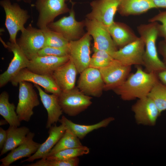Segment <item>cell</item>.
Here are the masks:
<instances>
[{"label": "cell", "instance_id": "6da1fadb", "mask_svg": "<svg viewBox=\"0 0 166 166\" xmlns=\"http://www.w3.org/2000/svg\"><path fill=\"white\" fill-rule=\"evenodd\" d=\"M156 73L144 71L139 66L136 72L130 74L125 81L113 90L124 101H129L147 97L159 80Z\"/></svg>", "mask_w": 166, "mask_h": 166}, {"label": "cell", "instance_id": "7a4b0ae2", "mask_svg": "<svg viewBox=\"0 0 166 166\" xmlns=\"http://www.w3.org/2000/svg\"><path fill=\"white\" fill-rule=\"evenodd\" d=\"M157 22L141 24L137 27V30L145 44L143 57V65L146 72L157 73L166 70L163 61L159 58L156 45L158 36Z\"/></svg>", "mask_w": 166, "mask_h": 166}, {"label": "cell", "instance_id": "3957f363", "mask_svg": "<svg viewBox=\"0 0 166 166\" xmlns=\"http://www.w3.org/2000/svg\"><path fill=\"white\" fill-rule=\"evenodd\" d=\"M0 4L5 13V26L9 33L10 42L17 43V34L25 29L24 25L30 16L26 10L17 3H12L10 0L1 1Z\"/></svg>", "mask_w": 166, "mask_h": 166}, {"label": "cell", "instance_id": "277c9868", "mask_svg": "<svg viewBox=\"0 0 166 166\" xmlns=\"http://www.w3.org/2000/svg\"><path fill=\"white\" fill-rule=\"evenodd\" d=\"M92 97L87 96L75 87L58 95L59 104L63 112L68 116L75 117L86 109L92 104Z\"/></svg>", "mask_w": 166, "mask_h": 166}, {"label": "cell", "instance_id": "5b68a950", "mask_svg": "<svg viewBox=\"0 0 166 166\" xmlns=\"http://www.w3.org/2000/svg\"><path fill=\"white\" fill-rule=\"evenodd\" d=\"M71 2L72 6L69 15L51 22L47 26L49 29L60 34L69 42L78 40L85 34L84 30L85 20L80 22L76 20L73 9L75 3Z\"/></svg>", "mask_w": 166, "mask_h": 166}, {"label": "cell", "instance_id": "8992f818", "mask_svg": "<svg viewBox=\"0 0 166 166\" xmlns=\"http://www.w3.org/2000/svg\"><path fill=\"white\" fill-rule=\"evenodd\" d=\"M18 84V101L16 112L21 122H28L34 114V108L39 105V101L32 83L22 81Z\"/></svg>", "mask_w": 166, "mask_h": 166}, {"label": "cell", "instance_id": "52a82bcc", "mask_svg": "<svg viewBox=\"0 0 166 166\" xmlns=\"http://www.w3.org/2000/svg\"><path fill=\"white\" fill-rule=\"evenodd\" d=\"M21 33L17 43L30 60L37 56L38 51L45 46V37L42 29L33 27L31 24Z\"/></svg>", "mask_w": 166, "mask_h": 166}, {"label": "cell", "instance_id": "ba28073f", "mask_svg": "<svg viewBox=\"0 0 166 166\" xmlns=\"http://www.w3.org/2000/svg\"><path fill=\"white\" fill-rule=\"evenodd\" d=\"M66 0H36L35 6L39 13L37 22L38 28L43 29L53 22L58 15L69 12Z\"/></svg>", "mask_w": 166, "mask_h": 166}, {"label": "cell", "instance_id": "9c48e42d", "mask_svg": "<svg viewBox=\"0 0 166 166\" xmlns=\"http://www.w3.org/2000/svg\"><path fill=\"white\" fill-rule=\"evenodd\" d=\"M85 21L87 32L93 39V52L98 50H104L112 56L114 52L117 50V47L106 26L95 20L86 18Z\"/></svg>", "mask_w": 166, "mask_h": 166}, {"label": "cell", "instance_id": "30bf717a", "mask_svg": "<svg viewBox=\"0 0 166 166\" xmlns=\"http://www.w3.org/2000/svg\"><path fill=\"white\" fill-rule=\"evenodd\" d=\"M92 37L87 33L79 39L69 42V55L78 73L89 66L91 58L90 44Z\"/></svg>", "mask_w": 166, "mask_h": 166}, {"label": "cell", "instance_id": "8fae6325", "mask_svg": "<svg viewBox=\"0 0 166 166\" xmlns=\"http://www.w3.org/2000/svg\"><path fill=\"white\" fill-rule=\"evenodd\" d=\"M104 83V90H113L123 83L130 75L131 66L114 59L108 65L99 69Z\"/></svg>", "mask_w": 166, "mask_h": 166}, {"label": "cell", "instance_id": "7c38bea8", "mask_svg": "<svg viewBox=\"0 0 166 166\" xmlns=\"http://www.w3.org/2000/svg\"><path fill=\"white\" fill-rule=\"evenodd\" d=\"M80 74L77 86L79 90L87 96L100 97L105 84L99 69L88 67Z\"/></svg>", "mask_w": 166, "mask_h": 166}, {"label": "cell", "instance_id": "4fadbf2b", "mask_svg": "<svg viewBox=\"0 0 166 166\" xmlns=\"http://www.w3.org/2000/svg\"><path fill=\"white\" fill-rule=\"evenodd\" d=\"M120 0H94L90 2L91 11L86 18L95 20L106 26L112 24L117 11Z\"/></svg>", "mask_w": 166, "mask_h": 166}, {"label": "cell", "instance_id": "5bb4252c", "mask_svg": "<svg viewBox=\"0 0 166 166\" xmlns=\"http://www.w3.org/2000/svg\"><path fill=\"white\" fill-rule=\"evenodd\" d=\"M145 44L140 37L136 40L120 48L112 55L114 59L127 66L143 65Z\"/></svg>", "mask_w": 166, "mask_h": 166}, {"label": "cell", "instance_id": "9a60e30c", "mask_svg": "<svg viewBox=\"0 0 166 166\" xmlns=\"http://www.w3.org/2000/svg\"><path fill=\"white\" fill-rule=\"evenodd\" d=\"M2 42L6 48L12 52L14 57L7 69L0 75L1 88L10 82L22 69L27 68L30 61V60L23 53L17 43H14L10 42L6 44L3 42Z\"/></svg>", "mask_w": 166, "mask_h": 166}, {"label": "cell", "instance_id": "2e32d148", "mask_svg": "<svg viewBox=\"0 0 166 166\" xmlns=\"http://www.w3.org/2000/svg\"><path fill=\"white\" fill-rule=\"evenodd\" d=\"M22 81L37 84L43 88L47 93L59 95L61 92L52 76L35 73L27 68L22 69L10 82L13 86H17L19 83Z\"/></svg>", "mask_w": 166, "mask_h": 166}, {"label": "cell", "instance_id": "e0dca14e", "mask_svg": "<svg viewBox=\"0 0 166 166\" xmlns=\"http://www.w3.org/2000/svg\"><path fill=\"white\" fill-rule=\"evenodd\" d=\"M132 110L138 124L154 126L160 115L154 102L147 97L138 99L132 105Z\"/></svg>", "mask_w": 166, "mask_h": 166}, {"label": "cell", "instance_id": "ac0fdd59", "mask_svg": "<svg viewBox=\"0 0 166 166\" xmlns=\"http://www.w3.org/2000/svg\"><path fill=\"white\" fill-rule=\"evenodd\" d=\"M69 59V56L60 57L37 55L30 60L27 68L35 73L52 76L55 70Z\"/></svg>", "mask_w": 166, "mask_h": 166}, {"label": "cell", "instance_id": "d6986e66", "mask_svg": "<svg viewBox=\"0 0 166 166\" xmlns=\"http://www.w3.org/2000/svg\"><path fill=\"white\" fill-rule=\"evenodd\" d=\"M34 132H30L24 141L0 160V166H9L13 163L23 158H29L38 150L41 144L33 140Z\"/></svg>", "mask_w": 166, "mask_h": 166}, {"label": "cell", "instance_id": "ffe728a7", "mask_svg": "<svg viewBox=\"0 0 166 166\" xmlns=\"http://www.w3.org/2000/svg\"><path fill=\"white\" fill-rule=\"evenodd\" d=\"M77 70L73 62L69 60L53 72L52 77L61 91L70 90L75 86Z\"/></svg>", "mask_w": 166, "mask_h": 166}, {"label": "cell", "instance_id": "44dd1931", "mask_svg": "<svg viewBox=\"0 0 166 166\" xmlns=\"http://www.w3.org/2000/svg\"><path fill=\"white\" fill-rule=\"evenodd\" d=\"M34 85L38 91L41 101L47 111L48 117L46 128H49L53 124L58 121L63 112L59 103L58 95L48 94L40 86L35 84H34Z\"/></svg>", "mask_w": 166, "mask_h": 166}, {"label": "cell", "instance_id": "7402d4cb", "mask_svg": "<svg viewBox=\"0 0 166 166\" xmlns=\"http://www.w3.org/2000/svg\"><path fill=\"white\" fill-rule=\"evenodd\" d=\"M66 130L62 124L57 126L56 123L49 128V135L47 139L41 145L37 151L30 157L21 162H32L34 160L45 158L51 150L62 136Z\"/></svg>", "mask_w": 166, "mask_h": 166}, {"label": "cell", "instance_id": "603a6c76", "mask_svg": "<svg viewBox=\"0 0 166 166\" xmlns=\"http://www.w3.org/2000/svg\"><path fill=\"white\" fill-rule=\"evenodd\" d=\"M106 27L117 47L121 48L139 38L130 27L123 23L114 21Z\"/></svg>", "mask_w": 166, "mask_h": 166}, {"label": "cell", "instance_id": "cb8c5ba5", "mask_svg": "<svg viewBox=\"0 0 166 166\" xmlns=\"http://www.w3.org/2000/svg\"><path fill=\"white\" fill-rule=\"evenodd\" d=\"M115 120L113 117H109L99 122L92 125H82L76 124L62 116L58 122L68 130L76 135L80 140H82L89 133L94 130L107 126Z\"/></svg>", "mask_w": 166, "mask_h": 166}, {"label": "cell", "instance_id": "d4e9b609", "mask_svg": "<svg viewBox=\"0 0 166 166\" xmlns=\"http://www.w3.org/2000/svg\"><path fill=\"white\" fill-rule=\"evenodd\" d=\"M157 8L152 0H120L117 11L123 16L139 15Z\"/></svg>", "mask_w": 166, "mask_h": 166}, {"label": "cell", "instance_id": "484cf974", "mask_svg": "<svg viewBox=\"0 0 166 166\" xmlns=\"http://www.w3.org/2000/svg\"><path fill=\"white\" fill-rule=\"evenodd\" d=\"M6 130L7 138L3 148L1 150L0 156L22 144L30 132L29 128L26 126L18 127L10 126Z\"/></svg>", "mask_w": 166, "mask_h": 166}, {"label": "cell", "instance_id": "4316f807", "mask_svg": "<svg viewBox=\"0 0 166 166\" xmlns=\"http://www.w3.org/2000/svg\"><path fill=\"white\" fill-rule=\"evenodd\" d=\"M14 104L9 101V95L6 91L0 95V114L8 122L10 126L18 127L20 122L15 110Z\"/></svg>", "mask_w": 166, "mask_h": 166}, {"label": "cell", "instance_id": "83f0119b", "mask_svg": "<svg viewBox=\"0 0 166 166\" xmlns=\"http://www.w3.org/2000/svg\"><path fill=\"white\" fill-rule=\"evenodd\" d=\"M83 145L80 139L70 131L66 129L62 136L51 150L46 158L61 151L78 148Z\"/></svg>", "mask_w": 166, "mask_h": 166}, {"label": "cell", "instance_id": "f1b7e54d", "mask_svg": "<svg viewBox=\"0 0 166 166\" xmlns=\"http://www.w3.org/2000/svg\"><path fill=\"white\" fill-rule=\"evenodd\" d=\"M147 97L154 102L160 114L166 110V86L162 83L157 81Z\"/></svg>", "mask_w": 166, "mask_h": 166}, {"label": "cell", "instance_id": "f546056e", "mask_svg": "<svg viewBox=\"0 0 166 166\" xmlns=\"http://www.w3.org/2000/svg\"><path fill=\"white\" fill-rule=\"evenodd\" d=\"M89 152V149L87 147L83 145L78 148H68L47 157L45 159L48 160L69 159L86 155Z\"/></svg>", "mask_w": 166, "mask_h": 166}, {"label": "cell", "instance_id": "4dcf8cb0", "mask_svg": "<svg viewBox=\"0 0 166 166\" xmlns=\"http://www.w3.org/2000/svg\"><path fill=\"white\" fill-rule=\"evenodd\" d=\"M42 30L45 38V46L61 48L68 46L69 42L59 33L48 27Z\"/></svg>", "mask_w": 166, "mask_h": 166}, {"label": "cell", "instance_id": "1f68e13d", "mask_svg": "<svg viewBox=\"0 0 166 166\" xmlns=\"http://www.w3.org/2000/svg\"><path fill=\"white\" fill-rule=\"evenodd\" d=\"M79 159L75 157L66 159L48 160L42 158L36 162L25 164L26 166H77Z\"/></svg>", "mask_w": 166, "mask_h": 166}, {"label": "cell", "instance_id": "d6a6232c", "mask_svg": "<svg viewBox=\"0 0 166 166\" xmlns=\"http://www.w3.org/2000/svg\"><path fill=\"white\" fill-rule=\"evenodd\" d=\"M114 59L106 51L96 50L91 57L89 67L99 69L108 65Z\"/></svg>", "mask_w": 166, "mask_h": 166}, {"label": "cell", "instance_id": "836d02e7", "mask_svg": "<svg viewBox=\"0 0 166 166\" xmlns=\"http://www.w3.org/2000/svg\"><path fill=\"white\" fill-rule=\"evenodd\" d=\"M68 46L58 48L46 46L40 49L38 53L40 56H54L60 57L69 56Z\"/></svg>", "mask_w": 166, "mask_h": 166}, {"label": "cell", "instance_id": "e575fe53", "mask_svg": "<svg viewBox=\"0 0 166 166\" xmlns=\"http://www.w3.org/2000/svg\"><path fill=\"white\" fill-rule=\"evenodd\" d=\"M148 22H159L161 24L157 23L158 36L162 37L166 42V10L160 12L159 13L149 18Z\"/></svg>", "mask_w": 166, "mask_h": 166}, {"label": "cell", "instance_id": "d590c367", "mask_svg": "<svg viewBox=\"0 0 166 166\" xmlns=\"http://www.w3.org/2000/svg\"><path fill=\"white\" fill-rule=\"evenodd\" d=\"M158 49L160 53L163 57V62L166 67V42L164 40L159 42Z\"/></svg>", "mask_w": 166, "mask_h": 166}, {"label": "cell", "instance_id": "8d00e7d4", "mask_svg": "<svg viewBox=\"0 0 166 166\" xmlns=\"http://www.w3.org/2000/svg\"><path fill=\"white\" fill-rule=\"evenodd\" d=\"M7 130L0 128V149L3 148L7 140Z\"/></svg>", "mask_w": 166, "mask_h": 166}, {"label": "cell", "instance_id": "74e56055", "mask_svg": "<svg viewBox=\"0 0 166 166\" xmlns=\"http://www.w3.org/2000/svg\"><path fill=\"white\" fill-rule=\"evenodd\" d=\"M156 7L158 8H166V0H152Z\"/></svg>", "mask_w": 166, "mask_h": 166}, {"label": "cell", "instance_id": "f35d334b", "mask_svg": "<svg viewBox=\"0 0 166 166\" xmlns=\"http://www.w3.org/2000/svg\"><path fill=\"white\" fill-rule=\"evenodd\" d=\"M158 73V77L162 83L166 86V70L161 71Z\"/></svg>", "mask_w": 166, "mask_h": 166}, {"label": "cell", "instance_id": "ab89813d", "mask_svg": "<svg viewBox=\"0 0 166 166\" xmlns=\"http://www.w3.org/2000/svg\"><path fill=\"white\" fill-rule=\"evenodd\" d=\"M8 124V122L5 119L4 120L1 119L0 121V126L5 125Z\"/></svg>", "mask_w": 166, "mask_h": 166}, {"label": "cell", "instance_id": "60d3db41", "mask_svg": "<svg viewBox=\"0 0 166 166\" xmlns=\"http://www.w3.org/2000/svg\"><path fill=\"white\" fill-rule=\"evenodd\" d=\"M18 1H23L26 2H31V0H16Z\"/></svg>", "mask_w": 166, "mask_h": 166}, {"label": "cell", "instance_id": "b9f144b4", "mask_svg": "<svg viewBox=\"0 0 166 166\" xmlns=\"http://www.w3.org/2000/svg\"><path fill=\"white\" fill-rule=\"evenodd\" d=\"M69 1L70 2H71L72 1L71 0H66V1Z\"/></svg>", "mask_w": 166, "mask_h": 166}]
</instances>
